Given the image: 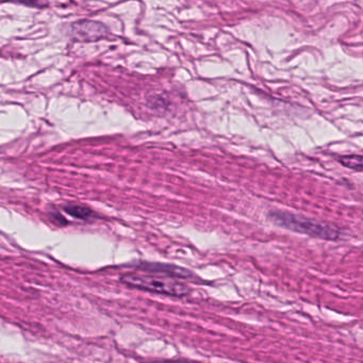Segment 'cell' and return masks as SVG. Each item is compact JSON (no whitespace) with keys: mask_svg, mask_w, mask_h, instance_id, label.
<instances>
[{"mask_svg":"<svg viewBox=\"0 0 363 363\" xmlns=\"http://www.w3.org/2000/svg\"><path fill=\"white\" fill-rule=\"evenodd\" d=\"M64 211L67 214L78 219H88L93 215V211L91 209L81 206V205H69V206L65 207Z\"/></svg>","mask_w":363,"mask_h":363,"instance_id":"5","label":"cell"},{"mask_svg":"<svg viewBox=\"0 0 363 363\" xmlns=\"http://www.w3.org/2000/svg\"><path fill=\"white\" fill-rule=\"evenodd\" d=\"M110 36L104 25L93 20H80L71 25V36L79 42H94Z\"/></svg>","mask_w":363,"mask_h":363,"instance_id":"3","label":"cell"},{"mask_svg":"<svg viewBox=\"0 0 363 363\" xmlns=\"http://www.w3.org/2000/svg\"><path fill=\"white\" fill-rule=\"evenodd\" d=\"M339 162L346 169L354 170L357 172H363V156L348 155L339 158Z\"/></svg>","mask_w":363,"mask_h":363,"instance_id":"4","label":"cell"},{"mask_svg":"<svg viewBox=\"0 0 363 363\" xmlns=\"http://www.w3.org/2000/svg\"><path fill=\"white\" fill-rule=\"evenodd\" d=\"M121 282L129 288L158 293L166 296L184 297L190 292L188 287L182 282L151 275L125 274L121 277Z\"/></svg>","mask_w":363,"mask_h":363,"instance_id":"2","label":"cell"},{"mask_svg":"<svg viewBox=\"0 0 363 363\" xmlns=\"http://www.w3.org/2000/svg\"><path fill=\"white\" fill-rule=\"evenodd\" d=\"M268 217L270 221H274L275 224L293 233H301L317 239L327 240V241H337L341 237V231L339 228L288 211H270L268 213Z\"/></svg>","mask_w":363,"mask_h":363,"instance_id":"1","label":"cell"},{"mask_svg":"<svg viewBox=\"0 0 363 363\" xmlns=\"http://www.w3.org/2000/svg\"><path fill=\"white\" fill-rule=\"evenodd\" d=\"M4 3H16L22 4V5L32 6V7H39L38 4L36 3V0H3Z\"/></svg>","mask_w":363,"mask_h":363,"instance_id":"6","label":"cell"}]
</instances>
